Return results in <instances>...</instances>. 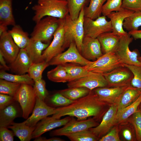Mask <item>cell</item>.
Here are the masks:
<instances>
[{
  "instance_id": "42",
  "label": "cell",
  "mask_w": 141,
  "mask_h": 141,
  "mask_svg": "<svg viewBox=\"0 0 141 141\" xmlns=\"http://www.w3.org/2000/svg\"><path fill=\"white\" fill-rule=\"evenodd\" d=\"M123 65L128 68L133 75V78L131 82V85L141 91V66L126 64H124Z\"/></svg>"
},
{
  "instance_id": "5",
  "label": "cell",
  "mask_w": 141,
  "mask_h": 141,
  "mask_svg": "<svg viewBox=\"0 0 141 141\" xmlns=\"http://www.w3.org/2000/svg\"><path fill=\"white\" fill-rule=\"evenodd\" d=\"M133 38L128 33L120 36L119 43L114 52L123 64L141 66L138 59L139 56L138 50L135 49L131 51L129 48Z\"/></svg>"
},
{
  "instance_id": "36",
  "label": "cell",
  "mask_w": 141,
  "mask_h": 141,
  "mask_svg": "<svg viewBox=\"0 0 141 141\" xmlns=\"http://www.w3.org/2000/svg\"><path fill=\"white\" fill-rule=\"evenodd\" d=\"M63 65L68 74L69 82L87 75L91 72L86 70L83 66L66 64Z\"/></svg>"
},
{
  "instance_id": "32",
  "label": "cell",
  "mask_w": 141,
  "mask_h": 141,
  "mask_svg": "<svg viewBox=\"0 0 141 141\" xmlns=\"http://www.w3.org/2000/svg\"><path fill=\"white\" fill-rule=\"evenodd\" d=\"M74 101L67 98L58 91L51 95H48L44 102L48 105L56 108L67 106Z\"/></svg>"
},
{
  "instance_id": "12",
  "label": "cell",
  "mask_w": 141,
  "mask_h": 141,
  "mask_svg": "<svg viewBox=\"0 0 141 141\" xmlns=\"http://www.w3.org/2000/svg\"><path fill=\"white\" fill-rule=\"evenodd\" d=\"M99 124L94 118L78 121L72 117L70 120L61 128L53 130L50 133L51 136L66 135L88 130L97 126Z\"/></svg>"
},
{
  "instance_id": "7",
  "label": "cell",
  "mask_w": 141,
  "mask_h": 141,
  "mask_svg": "<svg viewBox=\"0 0 141 141\" xmlns=\"http://www.w3.org/2000/svg\"><path fill=\"white\" fill-rule=\"evenodd\" d=\"M124 66L114 51L103 54L96 60L91 61L87 65L83 66L89 71L103 74L114 69Z\"/></svg>"
},
{
  "instance_id": "4",
  "label": "cell",
  "mask_w": 141,
  "mask_h": 141,
  "mask_svg": "<svg viewBox=\"0 0 141 141\" xmlns=\"http://www.w3.org/2000/svg\"><path fill=\"white\" fill-rule=\"evenodd\" d=\"M61 19L47 16L36 22L31 34V39L49 43L60 25Z\"/></svg>"
},
{
  "instance_id": "22",
  "label": "cell",
  "mask_w": 141,
  "mask_h": 141,
  "mask_svg": "<svg viewBox=\"0 0 141 141\" xmlns=\"http://www.w3.org/2000/svg\"><path fill=\"white\" fill-rule=\"evenodd\" d=\"M32 63L25 49H21L15 60L11 63L10 68L16 74L23 75L27 73Z\"/></svg>"
},
{
  "instance_id": "15",
  "label": "cell",
  "mask_w": 141,
  "mask_h": 141,
  "mask_svg": "<svg viewBox=\"0 0 141 141\" xmlns=\"http://www.w3.org/2000/svg\"><path fill=\"white\" fill-rule=\"evenodd\" d=\"M118 110V104L110 106L103 115L100 123L96 127L89 129L99 139L107 133L115 125Z\"/></svg>"
},
{
  "instance_id": "29",
  "label": "cell",
  "mask_w": 141,
  "mask_h": 141,
  "mask_svg": "<svg viewBox=\"0 0 141 141\" xmlns=\"http://www.w3.org/2000/svg\"><path fill=\"white\" fill-rule=\"evenodd\" d=\"M141 103V93L137 99L132 104L117 113L115 125L125 121L136 113Z\"/></svg>"
},
{
  "instance_id": "28",
  "label": "cell",
  "mask_w": 141,
  "mask_h": 141,
  "mask_svg": "<svg viewBox=\"0 0 141 141\" xmlns=\"http://www.w3.org/2000/svg\"><path fill=\"white\" fill-rule=\"evenodd\" d=\"M141 93V91L131 85L123 93L118 105L119 111L134 102Z\"/></svg>"
},
{
  "instance_id": "37",
  "label": "cell",
  "mask_w": 141,
  "mask_h": 141,
  "mask_svg": "<svg viewBox=\"0 0 141 141\" xmlns=\"http://www.w3.org/2000/svg\"><path fill=\"white\" fill-rule=\"evenodd\" d=\"M141 26V11H134L126 18L124 22L123 27L128 32L138 30Z\"/></svg>"
},
{
  "instance_id": "46",
  "label": "cell",
  "mask_w": 141,
  "mask_h": 141,
  "mask_svg": "<svg viewBox=\"0 0 141 141\" xmlns=\"http://www.w3.org/2000/svg\"><path fill=\"white\" fill-rule=\"evenodd\" d=\"M118 127L112 128L106 134L100 138L99 141H120Z\"/></svg>"
},
{
  "instance_id": "23",
  "label": "cell",
  "mask_w": 141,
  "mask_h": 141,
  "mask_svg": "<svg viewBox=\"0 0 141 141\" xmlns=\"http://www.w3.org/2000/svg\"><path fill=\"white\" fill-rule=\"evenodd\" d=\"M120 36L112 32H107L97 38L100 43L103 54L114 51L119 43Z\"/></svg>"
},
{
  "instance_id": "1",
  "label": "cell",
  "mask_w": 141,
  "mask_h": 141,
  "mask_svg": "<svg viewBox=\"0 0 141 141\" xmlns=\"http://www.w3.org/2000/svg\"><path fill=\"white\" fill-rule=\"evenodd\" d=\"M107 104L100 101L93 90L86 96L81 98L67 106L56 108L54 114L50 118L60 119L68 115L75 117L78 121L86 120L93 116L96 120H99L103 115Z\"/></svg>"
},
{
  "instance_id": "43",
  "label": "cell",
  "mask_w": 141,
  "mask_h": 141,
  "mask_svg": "<svg viewBox=\"0 0 141 141\" xmlns=\"http://www.w3.org/2000/svg\"><path fill=\"white\" fill-rule=\"evenodd\" d=\"M33 87L37 96L39 99L44 102L49 93L46 88V83L42 79L34 82Z\"/></svg>"
},
{
  "instance_id": "34",
  "label": "cell",
  "mask_w": 141,
  "mask_h": 141,
  "mask_svg": "<svg viewBox=\"0 0 141 141\" xmlns=\"http://www.w3.org/2000/svg\"><path fill=\"white\" fill-rule=\"evenodd\" d=\"M0 78L10 82L33 85L34 81L28 74L14 75L8 73L3 70L0 72Z\"/></svg>"
},
{
  "instance_id": "13",
  "label": "cell",
  "mask_w": 141,
  "mask_h": 141,
  "mask_svg": "<svg viewBox=\"0 0 141 141\" xmlns=\"http://www.w3.org/2000/svg\"><path fill=\"white\" fill-rule=\"evenodd\" d=\"M68 87H85L91 91L100 87H107V82L102 74L91 72L89 75L69 82Z\"/></svg>"
},
{
  "instance_id": "8",
  "label": "cell",
  "mask_w": 141,
  "mask_h": 141,
  "mask_svg": "<svg viewBox=\"0 0 141 141\" xmlns=\"http://www.w3.org/2000/svg\"><path fill=\"white\" fill-rule=\"evenodd\" d=\"M64 18L61 19L60 25L53 36L51 43L43 52L42 62H49L53 57L62 52L65 49Z\"/></svg>"
},
{
  "instance_id": "16",
  "label": "cell",
  "mask_w": 141,
  "mask_h": 141,
  "mask_svg": "<svg viewBox=\"0 0 141 141\" xmlns=\"http://www.w3.org/2000/svg\"><path fill=\"white\" fill-rule=\"evenodd\" d=\"M56 109L48 105L37 97L35 105L31 115L25 121L26 124L30 127L36 126L40 120L54 114Z\"/></svg>"
},
{
  "instance_id": "48",
  "label": "cell",
  "mask_w": 141,
  "mask_h": 141,
  "mask_svg": "<svg viewBox=\"0 0 141 141\" xmlns=\"http://www.w3.org/2000/svg\"><path fill=\"white\" fill-rule=\"evenodd\" d=\"M15 101L13 97L0 93V110L5 108Z\"/></svg>"
},
{
  "instance_id": "2",
  "label": "cell",
  "mask_w": 141,
  "mask_h": 141,
  "mask_svg": "<svg viewBox=\"0 0 141 141\" xmlns=\"http://www.w3.org/2000/svg\"><path fill=\"white\" fill-rule=\"evenodd\" d=\"M32 9L34 11L32 20L36 23L45 16L63 19L69 14L66 0H38Z\"/></svg>"
},
{
  "instance_id": "52",
  "label": "cell",
  "mask_w": 141,
  "mask_h": 141,
  "mask_svg": "<svg viewBox=\"0 0 141 141\" xmlns=\"http://www.w3.org/2000/svg\"><path fill=\"white\" fill-rule=\"evenodd\" d=\"M123 134L125 139L128 141H131L132 140V137L130 131L128 129L124 130L123 132Z\"/></svg>"
},
{
  "instance_id": "14",
  "label": "cell",
  "mask_w": 141,
  "mask_h": 141,
  "mask_svg": "<svg viewBox=\"0 0 141 141\" xmlns=\"http://www.w3.org/2000/svg\"><path fill=\"white\" fill-rule=\"evenodd\" d=\"M131 85L116 87H100L93 90L99 100L110 106L118 104L124 92Z\"/></svg>"
},
{
  "instance_id": "39",
  "label": "cell",
  "mask_w": 141,
  "mask_h": 141,
  "mask_svg": "<svg viewBox=\"0 0 141 141\" xmlns=\"http://www.w3.org/2000/svg\"><path fill=\"white\" fill-rule=\"evenodd\" d=\"M72 141H96L99 139L89 129L66 136Z\"/></svg>"
},
{
  "instance_id": "10",
  "label": "cell",
  "mask_w": 141,
  "mask_h": 141,
  "mask_svg": "<svg viewBox=\"0 0 141 141\" xmlns=\"http://www.w3.org/2000/svg\"><path fill=\"white\" fill-rule=\"evenodd\" d=\"M84 36L97 38L101 34L112 31L110 21L106 16H100L95 20L84 16Z\"/></svg>"
},
{
  "instance_id": "24",
  "label": "cell",
  "mask_w": 141,
  "mask_h": 141,
  "mask_svg": "<svg viewBox=\"0 0 141 141\" xmlns=\"http://www.w3.org/2000/svg\"><path fill=\"white\" fill-rule=\"evenodd\" d=\"M49 43H45L40 41L30 38V42L25 48L33 63L42 62L43 51L49 46Z\"/></svg>"
},
{
  "instance_id": "41",
  "label": "cell",
  "mask_w": 141,
  "mask_h": 141,
  "mask_svg": "<svg viewBox=\"0 0 141 141\" xmlns=\"http://www.w3.org/2000/svg\"><path fill=\"white\" fill-rule=\"evenodd\" d=\"M102 7V14L107 16L111 12L118 11L121 9L122 0H106Z\"/></svg>"
},
{
  "instance_id": "6",
  "label": "cell",
  "mask_w": 141,
  "mask_h": 141,
  "mask_svg": "<svg viewBox=\"0 0 141 141\" xmlns=\"http://www.w3.org/2000/svg\"><path fill=\"white\" fill-rule=\"evenodd\" d=\"M20 104L22 111V117L26 119L32 113L35 105L37 96L32 85L21 84L13 97Z\"/></svg>"
},
{
  "instance_id": "53",
  "label": "cell",
  "mask_w": 141,
  "mask_h": 141,
  "mask_svg": "<svg viewBox=\"0 0 141 141\" xmlns=\"http://www.w3.org/2000/svg\"><path fill=\"white\" fill-rule=\"evenodd\" d=\"M7 26L0 25V36L7 31Z\"/></svg>"
},
{
  "instance_id": "35",
  "label": "cell",
  "mask_w": 141,
  "mask_h": 141,
  "mask_svg": "<svg viewBox=\"0 0 141 141\" xmlns=\"http://www.w3.org/2000/svg\"><path fill=\"white\" fill-rule=\"evenodd\" d=\"M69 14L73 20L77 19L82 8L89 4L90 0H66Z\"/></svg>"
},
{
  "instance_id": "25",
  "label": "cell",
  "mask_w": 141,
  "mask_h": 141,
  "mask_svg": "<svg viewBox=\"0 0 141 141\" xmlns=\"http://www.w3.org/2000/svg\"><path fill=\"white\" fill-rule=\"evenodd\" d=\"M12 4V0H0V25L6 26L16 25Z\"/></svg>"
},
{
  "instance_id": "9",
  "label": "cell",
  "mask_w": 141,
  "mask_h": 141,
  "mask_svg": "<svg viewBox=\"0 0 141 141\" xmlns=\"http://www.w3.org/2000/svg\"><path fill=\"white\" fill-rule=\"evenodd\" d=\"M90 61L82 55L77 49L75 42H73L67 50L53 57L48 63L49 65H63L70 63L85 66L88 65Z\"/></svg>"
},
{
  "instance_id": "55",
  "label": "cell",
  "mask_w": 141,
  "mask_h": 141,
  "mask_svg": "<svg viewBox=\"0 0 141 141\" xmlns=\"http://www.w3.org/2000/svg\"><path fill=\"white\" fill-rule=\"evenodd\" d=\"M139 109L140 111L141 114V103H140V104L139 106Z\"/></svg>"
},
{
  "instance_id": "50",
  "label": "cell",
  "mask_w": 141,
  "mask_h": 141,
  "mask_svg": "<svg viewBox=\"0 0 141 141\" xmlns=\"http://www.w3.org/2000/svg\"><path fill=\"white\" fill-rule=\"evenodd\" d=\"M128 33L135 39H141V30L129 31Z\"/></svg>"
},
{
  "instance_id": "11",
  "label": "cell",
  "mask_w": 141,
  "mask_h": 141,
  "mask_svg": "<svg viewBox=\"0 0 141 141\" xmlns=\"http://www.w3.org/2000/svg\"><path fill=\"white\" fill-rule=\"evenodd\" d=\"M108 83V87H121L131 85L133 75L127 67L123 66L102 74Z\"/></svg>"
},
{
  "instance_id": "40",
  "label": "cell",
  "mask_w": 141,
  "mask_h": 141,
  "mask_svg": "<svg viewBox=\"0 0 141 141\" xmlns=\"http://www.w3.org/2000/svg\"><path fill=\"white\" fill-rule=\"evenodd\" d=\"M21 84L0 79V93L14 97Z\"/></svg>"
},
{
  "instance_id": "27",
  "label": "cell",
  "mask_w": 141,
  "mask_h": 141,
  "mask_svg": "<svg viewBox=\"0 0 141 141\" xmlns=\"http://www.w3.org/2000/svg\"><path fill=\"white\" fill-rule=\"evenodd\" d=\"M8 31L14 41L20 49H25L29 44L30 38L28 33L24 31L20 26L15 25Z\"/></svg>"
},
{
  "instance_id": "49",
  "label": "cell",
  "mask_w": 141,
  "mask_h": 141,
  "mask_svg": "<svg viewBox=\"0 0 141 141\" xmlns=\"http://www.w3.org/2000/svg\"><path fill=\"white\" fill-rule=\"evenodd\" d=\"M34 141H64V140L59 138L54 137L49 139L40 136L35 138Z\"/></svg>"
},
{
  "instance_id": "17",
  "label": "cell",
  "mask_w": 141,
  "mask_h": 141,
  "mask_svg": "<svg viewBox=\"0 0 141 141\" xmlns=\"http://www.w3.org/2000/svg\"><path fill=\"white\" fill-rule=\"evenodd\" d=\"M0 51L5 59L11 63L18 55L20 49L14 41L8 31L0 36Z\"/></svg>"
},
{
  "instance_id": "45",
  "label": "cell",
  "mask_w": 141,
  "mask_h": 141,
  "mask_svg": "<svg viewBox=\"0 0 141 141\" xmlns=\"http://www.w3.org/2000/svg\"><path fill=\"white\" fill-rule=\"evenodd\" d=\"M121 8L134 11H141V0H123Z\"/></svg>"
},
{
  "instance_id": "21",
  "label": "cell",
  "mask_w": 141,
  "mask_h": 141,
  "mask_svg": "<svg viewBox=\"0 0 141 141\" xmlns=\"http://www.w3.org/2000/svg\"><path fill=\"white\" fill-rule=\"evenodd\" d=\"M23 112L19 103L15 101L5 108L0 110V127L10 125L17 118L22 117Z\"/></svg>"
},
{
  "instance_id": "20",
  "label": "cell",
  "mask_w": 141,
  "mask_h": 141,
  "mask_svg": "<svg viewBox=\"0 0 141 141\" xmlns=\"http://www.w3.org/2000/svg\"><path fill=\"white\" fill-rule=\"evenodd\" d=\"M134 11L122 8L120 11L111 12L107 17L110 19L112 32L120 36L127 33L123 29V25L125 19L131 15Z\"/></svg>"
},
{
  "instance_id": "47",
  "label": "cell",
  "mask_w": 141,
  "mask_h": 141,
  "mask_svg": "<svg viewBox=\"0 0 141 141\" xmlns=\"http://www.w3.org/2000/svg\"><path fill=\"white\" fill-rule=\"evenodd\" d=\"M7 127H0V141H13L15 136L12 130H10Z\"/></svg>"
},
{
  "instance_id": "30",
  "label": "cell",
  "mask_w": 141,
  "mask_h": 141,
  "mask_svg": "<svg viewBox=\"0 0 141 141\" xmlns=\"http://www.w3.org/2000/svg\"><path fill=\"white\" fill-rule=\"evenodd\" d=\"M106 0H90L89 5L84 8L85 17L95 20L101 16L103 6Z\"/></svg>"
},
{
  "instance_id": "44",
  "label": "cell",
  "mask_w": 141,
  "mask_h": 141,
  "mask_svg": "<svg viewBox=\"0 0 141 141\" xmlns=\"http://www.w3.org/2000/svg\"><path fill=\"white\" fill-rule=\"evenodd\" d=\"M130 117V122L134 127L137 140L141 141V114L139 110Z\"/></svg>"
},
{
  "instance_id": "19",
  "label": "cell",
  "mask_w": 141,
  "mask_h": 141,
  "mask_svg": "<svg viewBox=\"0 0 141 141\" xmlns=\"http://www.w3.org/2000/svg\"><path fill=\"white\" fill-rule=\"evenodd\" d=\"M70 116L60 119H54L47 117L38 122L32 135V139L40 136L44 133L66 125L71 119Z\"/></svg>"
},
{
  "instance_id": "54",
  "label": "cell",
  "mask_w": 141,
  "mask_h": 141,
  "mask_svg": "<svg viewBox=\"0 0 141 141\" xmlns=\"http://www.w3.org/2000/svg\"><path fill=\"white\" fill-rule=\"evenodd\" d=\"M138 59L139 61V62H140V63L141 64V56H139L138 58Z\"/></svg>"
},
{
  "instance_id": "51",
  "label": "cell",
  "mask_w": 141,
  "mask_h": 141,
  "mask_svg": "<svg viewBox=\"0 0 141 141\" xmlns=\"http://www.w3.org/2000/svg\"><path fill=\"white\" fill-rule=\"evenodd\" d=\"M4 59H5L2 52L0 51V62L1 65L5 70H9L10 68V67H9L7 65Z\"/></svg>"
},
{
  "instance_id": "56",
  "label": "cell",
  "mask_w": 141,
  "mask_h": 141,
  "mask_svg": "<svg viewBox=\"0 0 141 141\" xmlns=\"http://www.w3.org/2000/svg\"></svg>"
},
{
  "instance_id": "38",
  "label": "cell",
  "mask_w": 141,
  "mask_h": 141,
  "mask_svg": "<svg viewBox=\"0 0 141 141\" xmlns=\"http://www.w3.org/2000/svg\"><path fill=\"white\" fill-rule=\"evenodd\" d=\"M49 65L48 62L45 61L32 63L29 68L27 73L31 78L36 81L42 78L43 72Z\"/></svg>"
},
{
  "instance_id": "33",
  "label": "cell",
  "mask_w": 141,
  "mask_h": 141,
  "mask_svg": "<svg viewBox=\"0 0 141 141\" xmlns=\"http://www.w3.org/2000/svg\"><path fill=\"white\" fill-rule=\"evenodd\" d=\"M91 91L88 88L82 87H68L58 91L67 98L73 101L77 100L88 95Z\"/></svg>"
},
{
  "instance_id": "3",
  "label": "cell",
  "mask_w": 141,
  "mask_h": 141,
  "mask_svg": "<svg viewBox=\"0 0 141 141\" xmlns=\"http://www.w3.org/2000/svg\"><path fill=\"white\" fill-rule=\"evenodd\" d=\"M84 8H82L78 17L73 20L69 14L64 18L65 27V48L69 47L74 42L81 53L83 39L84 37Z\"/></svg>"
},
{
  "instance_id": "31",
  "label": "cell",
  "mask_w": 141,
  "mask_h": 141,
  "mask_svg": "<svg viewBox=\"0 0 141 141\" xmlns=\"http://www.w3.org/2000/svg\"><path fill=\"white\" fill-rule=\"evenodd\" d=\"M47 77L50 81L56 83L69 82L68 74L63 65H58L48 71Z\"/></svg>"
},
{
  "instance_id": "18",
  "label": "cell",
  "mask_w": 141,
  "mask_h": 141,
  "mask_svg": "<svg viewBox=\"0 0 141 141\" xmlns=\"http://www.w3.org/2000/svg\"><path fill=\"white\" fill-rule=\"evenodd\" d=\"M81 54L89 61H95L102 55L101 45L98 39L84 36Z\"/></svg>"
},
{
  "instance_id": "26",
  "label": "cell",
  "mask_w": 141,
  "mask_h": 141,
  "mask_svg": "<svg viewBox=\"0 0 141 141\" xmlns=\"http://www.w3.org/2000/svg\"><path fill=\"white\" fill-rule=\"evenodd\" d=\"M11 129L15 136L21 141H29L32 139V133L36 126L30 127L27 125L25 121L19 123L14 122L7 127Z\"/></svg>"
}]
</instances>
